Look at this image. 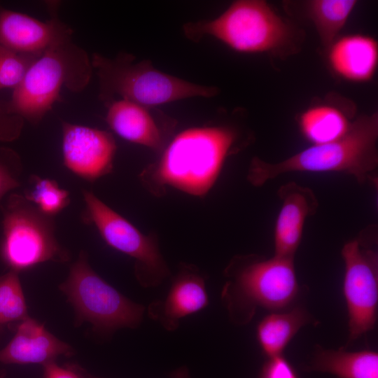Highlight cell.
I'll return each mask as SVG.
<instances>
[{"instance_id":"26","label":"cell","mask_w":378,"mask_h":378,"mask_svg":"<svg viewBox=\"0 0 378 378\" xmlns=\"http://www.w3.org/2000/svg\"><path fill=\"white\" fill-rule=\"evenodd\" d=\"M24 122L21 117L8 111L6 102L0 101V142H9L18 139Z\"/></svg>"},{"instance_id":"27","label":"cell","mask_w":378,"mask_h":378,"mask_svg":"<svg viewBox=\"0 0 378 378\" xmlns=\"http://www.w3.org/2000/svg\"><path fill=\"white\" fill-rule=\"evenodd\" d=\"M260 378H299L292 365L282 354L268 357Z\"/></svg>"},{"instance_id":"28","label":"cell","mask_w":378,"mask_h":378,"mask_svg":"<svg viewBox=\"0 0 378 378\" xmlns=\"http://www.w3.org/2000/svg\"><path fill=\"white\" fill-rule=\"evenodd\" d=\"M43 378H87V372L74 364H66L60 366L55 360L43 365Z\"/></svg>"},{"instance_id":"11","label":"cell","mask_w":378,"mask_h":378,"mask_svg":"<svg viewBox=\"0 0 378 378\" xmlns=\"http://www.w3.org/2000/svg\"><path fill=\"white\" fill-rule=\"evenodd\" d=\"M62 130L63 161L70 172L94 181L112 171L117 146L111 133L66 121Z\"/></svg>"},{"instance_id":"12","label":"cell","mask_w":378,"mask_h":378,"mask_svg":"<svg viewBox=\"0 0 378 378\" xmlns=\"http://www.w3.org/2000/svg\"><path fill=\"white\" fill-rule=\"evenodd\" d=\"M54 11L41 21L0 6V45L18 52L42 55L53 45L71 38L73 29Z\"/></svg>"},{"instance_id":"10","label":"cell","mask_w":378,"mask_h":378,"mask_svg":"<svg viewBox=\"0 0 378 378\" xmlns=\"http://www.w3.org/2000/svg\"><path fill=\"white\" fill-rule=\"evenodd\" d=\"M345 264L343 293L349 316V342L374 328L378 306V256L360 239L342 249Z\"/></svg>"},{"instance_id":"3","label":"cell","mask_w":378,"mask_h":378,"mask_svg":"<svg viewBox=\"0 0 378 378\" xmlns=\"http://www.w3.org/2000/svg\"><path fill=\"white\" fill-rule=\"evenodd\" d=\"M236 139L223 126L196 127L178 133L164 149L151 175L160 186L201 197L215 183Z\"/></svg>"},{"instance_id":"7","label":"cell","mask_w":378,"mask_h":378,"mask_svg":"<svg viewBox=\"0 0 378 378\" xmlns=\"http://www.w3.org/2000/svg\"><path fill=\"white\" fill-rule=\"evenodd\" d=\"M3 212L1 255L4 262L19 273L48 261L66 262L69 251L55 237L52 216L38 209L24 195L12 193Z\"/></svg>"},{"instance_id":"31","label":"cell","mask_w":378,"mask_h":378,"mask_svg":"<svg viewBox=\"0 0 378 378\" xmlns=\"http://www.w3.org/2000/svg\"><path fill=\"white\" fill-rule=\"evenodd\" d=\"M87 378H97L95 377L92 376L91 374L87 373Z\"/></svg>"},{"instance_id":"13","label":"cell","mask_w":378,"mask_h":378,"mask_svg":"<svg viewBox=\"0 0 378 378\" xmlns=\"http://www.w3.org/2000/svg\"><path fill=\"white\" fill-rule=\"evenodd\" d=\"M209 304L204 276L194 266L183 265L164 298L149 304L148 316L166 330H176L183 318Z\"/></svg>"},{"instance_id":"16","label":"cell","mask_w":378,"mask_h":378,"mask_svg":"<svg viewBox=\"0 0 378 378\" xmlns=\"http://www.w3.org/2000/svg\"><path fill=\"white\" fill-rule=\"evenodd\" d=\"M330 69L338 77L353 83L372 80L378 64V43L364 34L338 37L327 49Z\"/></svg>"},{"instance_id":"21","label":"cell","mask_w":378,"mask_h":378,"mask_svg":"<svg viewBox=\"0 0 378 378\" xmlns=\"http://www.w3.org/2000/svg\"><path fill=\"white\" fill-rule=\"evenodd\" d=\"M357 4L356 0H311L306 3V14L326 49L338 38Z\"/></svg>"},{"instance_id":"5","label":"cell","mask_w":378,"mask_h":378,"mask_svg":"<svg viewBox=\"0 0 378 378\" xmlns=\"http://www.w3.org/2000/svg\"><path fill=\"white\" fill-rule=\"evenodd\" d=\"M92 66L87 52L72 41H60L31 66L21 83L13 90L8 111L36 125L61 97L63 88L80 92L89 83Z\"/></svg>"},{"instance_id":"1","label":"cell","mask_w":378,"mask_h":378,"mask_svg":"<svg viewBox=\"0 0 378 378\" xmlns=\"http://www.w3.org/2000/svg\"><path fill=\"white\" fill-rule=\"evenodd\" d=\"M183 31L194 42L211 36L239 52L280 57L297 53L303 38L302 30L263 0L235 1L214 19L184 24Z\"/></svg>"},{"instance_id":"4","label":"cell","mask_w":378,"mask_h":378,"mask_svg":"<svg viewBox=\"0 0 378 378\" xmlns=\"http://www.w3.org/2000/svg\"><path fill=\"white\" fill-rule=\"evenodd\" d=\"M91 63L98 78L99 97L104 104L119 97L149 108L188 98H210L219 92L215 86L165 74L148 59L136 62L127 52L113 58L94 53Z\"/></svg>"},{"instance_id":"18","label":"cell","mask_w":378,"mask_h":378,"mask_svg":"<svg viewBox=\"0 0 378 378\" xmlns=\"http://www.w3.org/2000/svg\"><path fill=\"white\" fill-rule=\"evenodd\" d=\"M309 370L330 373L339 378H378V353L349 352L318 347Z\"/></svg>"},{"instance_id":"25","label":"cell","mask_w":378,"mask_h":378,"mask_svg":"<svg viewBox=\"0 0 378 378\" xmlns=\"http://www.w3.org/2000/svg\"><path fill=\"white\" fill-rule=\"evenodd\" d=\"M22 164L19 155L7 147L0 148V207L6 194L20 185Z\"/></svg>"},{"instance_id":"24","label":"cell","mask_w":378,"mask_h":378,"mask_svg":"<svg viewBox=\"0 0 378 378\" xmlns=\"http://www.w3.org/2000/svg\"><path fill=\"white\" fill-rule=\"evenodd\" d=\"M41 55L18 52L0 45V90H15Z\"/></svg>"},{"instance_id":"8","label":"cell","mask_w":378,"mask_h":378,"mask_svg":"<svg viewBox=\"0 0 378 378\" xmlns=\"http://www.w3.org/2000/svg\"><path fill=\"white\" fill-rule=\"evenodd\" d=\"M75 311L76 324L88 322L93 329L110 335L141 323L145 307L132 302L100 277L81 251L66 279L59 286Z\"/></svg>"},{"instance_id":"6","label":"cell","mask_w":378,"mask_h":378,"mask_svg":"<svg viewBox=\"0 0 378 378\" xmlns=\"http://www.w3.org/2000/svg\"><path fill=\"white\" fill-rule=\"evenodd\" d=\"M225 274L229 280L221 298L230 318L240 325L251 319L256 307L282 309L294 300L299 291L293 258H240L232 262Z\"/></svg>"},{"instance_id":"9","label":"cell","mask_w":378,"mask_h":378,"mask_svg":"<svg viewBox=\"0 0 378 378\" xmlns=\"http://www.w3.org/2000/svg\"><path fill=\"white\" fill-rule=\"evenodd\" d=\"M85 218L105 242L134 259L135 275L144 288L155 287L169 276V270L155 239L146 236L92 192L83 191Z\"/></svg>"},{"instance_id":"29","label":"cell","mask_w":378,"mask_h":378,"mask_svg":"<svg viewBox=\"0 0 378 378\" xmlns=\"http://www.w3.org/2000/svg\"><path fill=\"white\" fill-rule=\"evenodd\" d=\"M171 378H189L188 370L185 368L176 370Z\"/></svg>"},{"instance_id":"14","label":"cell","mask_w":378,"mask_h":378,"mask_svg":"<svg viewBox=\"0 0 378 378\" xmlns=\"http://www.w3.org/2000/svg\"><path fill=\"white\" fill-rule=\"evenodd\" d=\"M282 201L274 230V256L293 258L300 245L305 219L318 208V201L308 188L288 183L279 189Z\"/></svg>"},{"instance_id":"20","label":"cell","mask_w":378,"mask_h":378,"mask_svg":"<svg viewBox=\"0 0 378 378\" xmlns=\"http://www.w3.org/2000/svg\"><path fill=\"white\" fill-rule=\"evenodd\" d=\"M311 321L308 312L299 307L266 316L257 327V339L263 353L268 357L282 354L298 331Z\"/></svg>"},{"instance_id":"2","label":"cell","mask_w":378,"mask_h":378,"mask_svg":"<svg viewBox=\"0 0 378 378\" xmlns=\"http://www.w3.org/2000/svg\"><path fill=\"white\" fill-rule=\"evenodd\" d=\"M378 113L362 115L346 134L332 142L313 145L279 162L255 158L248 178L255 186L289 172H337L353 175L360 183L374 180L378 164Z\"/></svg>"},{"instance_id":"19","label":"cell","mask_w":378,"mask_h":378,"mask_svg":"<svg viewBox=\"0 0 378 378\" xmlns=\"http://www.w3.org/2000/svg\"><path fill=\"white\" fill-rule=\"evenodd\" d=\"M298 122L303 136L313 145L340 139L351 124L344 110L334 104H320L307 108L300 115Z\"/></svg>"},{"instance_id":"22","label":"cell","mask_w":378,"mask_h":378,"mask_svg":"<svg viewBox=\"0 0 378 378\" xmlns=\"http://www.w3.org/2000/svg\"><path fill=\"white\" fill-rule=\"evenodd\" d=\"M29 317L18 272L10 270L0 276V330L13 322Z\"/></svg>"},{"instance_id":"30","label":"cell","mask_w":378,"mask_h":378,"mask_svg":"<svg viewBox=\"0 0 378 378\" xmlns=\"http://www.w3.org/2000/svg\"><path fill=\"white\" fill-rule=\"evenodd\" d=\"M5 374L3 373L2 371H0V378H4Z\"/></svg>"},{"instance_id":"17","label":"cell","mask_w":378,"mask_h":378,"mask_svg":"<svg viewBox=\"0 0 378 378\" xmlns=\"http://www.w3.org/2000/svg\"><path fill=\"white\" fill-rule=\"evenodd\" d=\"M106 106V122L119 136L155 151L164 148L163 133L148 108L122 99Z\"/></svg>"},{"instance_id":"15","label":"cell","mask_w":378,"mask_h":378,"mask_svg":"<svg viewBox=\"0 0 378 378\" xmlns=\"http://www.w3.org/2000/svg\"><path fill=\"white\" fill-rule=\"evenodd\" d=\"M74 354L69 344L56 337L36 320L27 317L19 323L13 337L0 350V362L43 365L59 356Z\"/></svg>"},{"instance_id":"23","label":"cell","mask_w":378,"mask_h":378,"mask_svg":"<svg viewBox=\"0 0 378 378\" xmlns=\"http://www.w3.org/2000/svg\"><path fill=\"white\" fill-rule=\"evenodd\" d=\"M24 197L43 214L55 216L70 203L69 193L52 179L31 176Z\"/></svg>"}]
</instances>
